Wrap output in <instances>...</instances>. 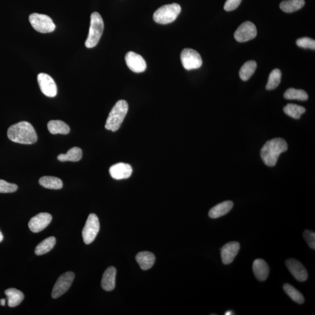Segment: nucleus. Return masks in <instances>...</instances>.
Returning <instances> with one entry per match:
<instances>
[{
  "label": "nucleus",
  "instance_id": "nucleus-36",
  "mask_svg": "<svg viewBox=\"0 0 315 315\" xmlns=\"http://www.w3.org/2000/svg\"><path fill=\"white\" fill-rule=\"evenodd\" d=\"M6 301V299H2L1 300H0V304H1L2 306H5Z\"/></svg>",
  "mask_w": 315,
  "mask_h": 315
},
{
  "label": "nucleus",
  "instance_id": "nucleus-21",
  "mask_svg": "<svg viewBox=\"0 0 315 315\" xmlns=\"http://www.w3.org/2000/svg\"><path fill=\"white\" fill-rule=\"evenodd\" d=\"M8 299V305L11 308L17 306L24 300V295L21 291L15 289H9L5 291Z\"/></svg>",
  "mask_w": 315,
  "mask_h": 315
},
{
  "label": "nucleus",
  "instance_id": "nucleus-37",
  "mask_svg": "<svg viewBox=\"0 0 315 315\" xmlns=\"http://www.w3.org/2000/svg\"><path fill=\"white\" fill-rule=\"evenodd\" d=\"M234 313H233V312H232V311H227V312H226L225 314V315H230V314H233Z\"/></svg>",
  "mask_w": 315,
  "mask_h": 315
},
{
  "label": "nucleus",
  "instance_id": "nucleus-38",
  "mask_svg": "<svg viewBox=\"0 0 315 315\" xmlns=\"http://www.w3.org/2000/svg\"><path fill=\"white\" fill-rule=\"evenodd\" d=\"M3 240V233L1 231H0V243H2V242Z\"/></svg>",
  "mask_w": 315,
  "mask_h": 315
},
{
  "label": "nucleus",
  "instance_id": "nucleus-4",
  "mask_svg": "<svg viewBox=\"0 0 315 315\" xmlns=\"http://www.w3.org/2000/svg\"><path fill=\"white\" fill-rule=\"evenodd\" d=\"M104 29V23L98 13L95 12L91 15V24L89 33L86 42L87 48H93L98 44Z\"/></svg>",
  "mask_w": 315,
  "mask_h": 315
},
{
  "label": "nucleus",
  "instance_id": "nucleus-32",
  "mask_svg": "<svg viewBox=\"0 0 315 315\" xmlns=\"http://www.w3.org/2000/svg\"><path fill=\"white\" fill-rule=\"evenodd\" d=\"M18 189L17 184L10 183L0 179V193H14Z\"/></svg>",
  "mask_w": 315,
  "mask_h": 315
},
{
  "label": "nucleus",
  "instance_id": "nucleus-15",
  "mask_svg": "<svg viewBox=\"0 0 315 315\" xmlns=\"http://www.w3.org/2000/svg\"><path fill=\"white\" fill-rule=\"evenodd\" d=\"M240 244L237 242H230L226 244L221 249L222 262L225 265L231 263L238 254Z\"/></svg>",
  "mask_w": 315,
  "mask_h": 315
},
{
  "label": "nucleus",
  "instance_id": "nucleus-13",
  "mask_svg": "<svg viewBox=\"0 0 315 315\" xmlns=\"http://www.w3.org/2000/svg\"><path fill=\"white\" fill-rule=\"evenodd\" d=\"M52 216L47 213H41L30 219L29 228L32 232L37 233L45 229L51 223Z\"/></svg>",
  "mask_w": 315,
  "mask_h": 315
},
{
  "label": "nucleus",
  "instance_id": "nucleus-16",
  "mask_svg": "<svg viewBox=\"0 0 315 315\" xmlns=\"http://www.w3.org/2000/svg\"><path fill=\"white\" fill-rule=\"evenodd\" d=\"M132 172L131 165L122 163L115 164L109 169L110 175L113 179L116 180L130 178Z\"/></svg>",
  "mask_w": 315,
  "mask_h": 315
},
{
  "label": "nucleus",
  "instance_id": "nucleus-6",
  "mask_svg": "<svg viewBox=\"0 0 315 315\" xmlns=\"http://www.w3.org/2000/svg\"><path fill=\"white\" fill-rule=\"evenodd\" d=\"M29 20L33 29L40 33H51L56 29L55 24L48 15L33 13L30 15Z\"/></svg>",
  "mask_w": 315,
  "mask_h": 315
},
{
  "label": "nucleus",
  "instance_id": "nucleus-31",
  "mask_svg": "<svg viewBox=\"0 0 315 315\" xmlns=\"http://www.w3.org/2000/svg\"><path fill=\"white\" fill-rule=\"evenodd\" d=\"M284 97L287 99H296L302 101H306L308 99V95L305 91L296 90L294 88H290L287 90L284 93Z\"/></svg>",
  "mask_w": 315,
  "mask_h": 315
},
{
  "label": "nucleus",
  "instance_id": "nucleus-30",
  "mask_svg": "<svg viewBox=\"0 0 315 315\" xmlns=\"http://www.w3.org/2000/svg\"><path fill=\"white\" fill-rule=\"evenodd\" d=\"M282 71L279 69H274L272 70L268 77V82L266 85V90H273L278 88L281 83Z\"/></svg>",
  "mask_w": 315,
  "mask_h": 315
},
{
  "label": "nucleus",
  "instance_id": "nucleus-20",
  "mask_svg": "<svg viewBox=\"0 0 315 315\" xmlns=\"http://www.w3.org/2000/svg\"><path fill=\"white\" fill-rule=\"evenodd\" d=\"M233 203L231 201H225L216 205L211 209L209 213L211 218L216 219L225 216L232 209Z\"/></svg>",
  "mask_w": 315,
  "mask_h": 315
},
{
  "label": "nucleus",
  "instance_id": "nucleus-11",
  "mask_svg": "<svg viewBox=\"0 0 315 315\" xmlns=\"http://www.w3.org/2000/svg\"><path fill=\"white\" fill-rule=\"evenodd\" d=\"M37 82L40 89L46 97H55L57 94V88L55 81L51 76L45 73H40L37 75Z\"/></svg>",
  "mask_w": 315,
  "mask_h": 315
},
{
  "label": "nucleus",
  "instance_id": "nucleus-19",
  "mask_svg": "<svg viewBox=\"0 0 315 315\" xmlns=\"http://www.w3.org/2000/svg\"><path fill=\"white\" fill-rule=\"evenodd\" d=\"M136 259L142 270H147L154 264L155 256L151 252H141L138 253Z\"/></svg>",
  "mask_w": 315,
  "mask_h": 315
},
{
  "label": "nucleus",
  "instance_id": "nucleus-10",
  "mask_svg": "<svg viewBox=\"0 0 315 315\" xmlns=\"http://www.w3.org/2000/svg\"><path fill=\"white\" fill-rule=\"evenodd\" d=\"M257 36V29L252 22L246 21L238 28L234 37L239 42H246L254 39Z\"/></svg>",
  "mask_w": 315,
  "mask_h": 315
},
{
  "label": "nucleus",
  "instance_id": "nucleus-7",
  "mask_svg": "<svg viewBox=\"0 0 315 315\" xmlns=\"http://www.w3.org/2000/svg\"><path fill=\"white\" fill-rule=\"evenodd\" d=\"M100 224L97 215L91 214L88 217L86 225L83 230L84 243L89 245L93 243L99 231Z\"/></svg>",
  "mask_w": 315,
  "mask_h": 315
},
{
  "label": "nucleus",
  "instance_id": "nucleus-8",
  "mask_svg": "<svg viewBox=\"0 0 315 315\" xmlns=\"http://www.w3.org/2000/svg\"><path fill=\"white\" fill-rule=\"evenodd\" d=\"M183 66L187 70L198 69L202 66L203 61L201 55L191 49H184L180 55Z\"/></svg>",
  "mask_w": 315,
  "mask_h": 315
},
{
  "label": "nucleus",
  "instance_id": "nucleus-5",
  "mask_svg": "<svg viewBox=\"0 0 315 315\" xmlns=\"http://www.w3.org/2000/svg\"><path fill=\"white\" fill-rule=\"evenodd\" d=\"M181 10V7L176 3L161 7L153 14V20L160 24H170L176 20Z\"/></svg>",
  "mask_w": 315,
  "mask_h": 315
},
{
  "label": "nucleus",
  "instance_id": "nucleus-28",
  "mask_svg": "<svg viewBox=\"0 0 315 315\" xmlns=\"http://www.w3.org/2000/svg\"><path fill=\"white\" fill-rule=\"evenodd\" d=\"M306 109L304 107L295 104H288L284 107V112L288 116L295 119H300L301 115L305 112Z\"/></svg>",
  "mask_w": 315,
  "mask_h": 315
},
{
  "label": "nucleus",
  "instance_id": "nucleus-25",
  "mask_svg": "<svg viewBox=\"0 0 315 315\" xmlns=\"http://www.w3.org/2000/svg\"><path fill=\"white\" fill-rule=\"evenodd\" d=\"M56 243V240L55 237H51L46 238L37 246L35 251H34L35 254L37 256L46 254L55 247Z\"/></svg>",
  "mask_w": 315,
  "mask_h": 315
},
{
  "label": "nucleus",
  "instance_id": "nucleus-3",
  "mask_svg": "<svg viewBox=\"0 0 315 315\" xmlns=\"http://www.w3.org/2000/svg\"><path fill=\"white\" fill-rule=\"evenodd\" d=\"M128 109V103L126 101H119L110 111L107 119L105 128L112 132H116L124 122Z\"/></svg>",
  "mask_w": 315,
  "mask_h": 315
},
{
  "label": "nucleus",
  "instance_id": "nucleus-24",
  "mask_svg": "<svg viewBox=\"0 0 315 315\" xmlns=\"http://www.w3.org/2000/svg\"><path fill=\"white\" fill-rule=\"evenodd\" d=\"M39 182L42 186L49 189L58 190L63 186L62 180L54 176H43L40 179Z\"/></svg>",
  "mask_w": 315,
  "mask_h": 315
},
{
  "label": "nucleus",
  "instance_id": "nucleus-22",
  "mask_svg": "<svg viewBox=\"0 0 315 315\" xmlns=\"http://www.w3.org/2000/svg\"><path fill=\"white\" fill-rule=\"evenodd\" d=\"M305 4V0H286L280 4V7L284 12L292 13L301 9Z\"/></svg>",
  "mask_w": 315,
  "mask_h": 315
},
{
  "label": "nucleus",
  "instance_id": "nucleus-2",
  "mask_svg": "<svg viewBox=\"0 0 315 315\" xmlns=\"http://www.w3.org/2000/svg\"><path fill=\"white\" fill-rule=\"evenodd\" d=\"M288 149V144L282 138H275L268 141L260 151L261 158L268 167L275 166L280 154Z\"/></svg>",
  "mask_w": 315,
  "mask_h": 315
},
{
  "label": "nucleus",
  "instance_id": "nucleus-9",
  "mask_svg": "<svg viewBox=\"0 0 315 315\" xmlns=\"http://www.w3.org/2000/svg\"><path fill=\"white\" fill-rule=\"evenodd\" d=\"M74 278L75 274L71 271L65 272L60 275L53 287L52 293V298H58L66 293L70 289Z\"/></svg>",
  "mask_w": 315,
  "mask_h": 315
},
{
  "label": "nucleus",
  "instance_id": "nucleus-27",
  "mask_svg": "<svg viewBox=\"0 0 315 315\" xmlns=\"http://www.w3.org/2000/svg\"><path fill=\"white\" fill-rule=\"evenodd\" d=\"M257 68L255 61H249L245 63L240 71V76L242 80L247 82L254 74Z\"/></svg>",
  "mask_w": 315,
  "mask_h": 315
},
{
  "label": "nucleus",
  "instance_id": "nucleus-26",
  "mask_svg": "<svg viewBox=\"0 0 315 315\" xmlns=\"http://www.w3.org/2000/svg\"><path fill=\"white\" fill-rule=\"evenodd\" d=\"M83 151L82 149L78 147H73L69 150L66 154H60L57 156V159L61 162L66 161H72L77 162L82 159Z\"/></svg>",
  "mask_w": 315,
  "mask_h": 315
},
{
  "label": "nucleus",
  "instance_id": "nucleus-34",
  "mask_svg": "<svg viewBox=\"0 0 315 315\" xmlns=\"http://www.w3.org/2000/svg\"><path fill=\"white\" fill-rule=\"evenodd\" d=\"M303 236L309 247L313 250L315 249V233L309 230H305Z\"/></svg>",
  "mask_w": 315,
  "mask_h": 315
},
{
  "label": "nucleus",
  "instance_id": "nucleus-1",
  "mask_svg": "<svg viewBox=\"0 0 315 315\" xmlns=\"http://www.w3.org/2000/svg\"><path fill=\"white\" fill-rule=\"evenodd\" d=\"M7 136L11 141L22 144H32L37 140L35 130L28 122H19L10 126Z\"/></svg>",
  "mask_w": 315,
  "mask_h": 315
},
{
  "label": "nucleus",
  "instance_id": "nucleus-18",
  "mask_svg": "<svg viewBox=\"0 0 315 315\" xmlns=\"http://www.w3.org/2000/svg\"><path fill=\"white\" fill-rule=\"evenodd\" d=\"M116 275V268L113 266L107 268L103 275L101 282V286L103 290L111 291L114 289Z\"/></svg>",
  "mask_w": 315,
  "mask_h": 315
},
{
  "label": "nucleus",
  "instance_id": "nucleus-12",
  "mask_svg": "<svg viewBox=\"0 0 315 315\" xmlns=\"http://www.w3.org/2000/svg\"><path fill=\"white\" fill-rule=\"evenodd\" d=\"M125 60L127 66L134 72H143L147 68V64L143 57L136 53L129 52L127 53Z\"/></svg>",
  "mask_w": 315,
  "mask_h": 315
},
{
  "label": "nucleus",
  "instance_id": "nucleus-35",
  "mask_svg": "<svg viewBox=\"0 0 315 315\" xmlns=\"http://www.w3.org/2000/svg\"><path fill=\"white\" fill-rule=\"evenodd\" d=\"M243 0H226L224 9L226 11L235 10L241 5Z\"/></svg>",
  "mask_w": 315,
  "mask_h": 315
},
{
  "label": "nucleus",
  "instance_id": "nucleus-33",
  "mask_svg": "<svg viewBox=\"0 0 315 315\" xmlns=\"http://www.w3.org/2000/svg\"><path fill=\"white\" fill-rule=\"evenodd\" d=\"M297 45L299 48L314 50L315 41L309 37H302L297 41Z\"/></svg>",
  "mask_w": 315,
  "mask_h": 315
},
{
  "label": "nucleus",
  "instance_id": "nucleus-23",
  "mask_svg": "<svg viewBox=\"0 0 315 315\" xmlns=\"http://www.w3.org/2000/svg\"><path fill=\"white\" fill-rule=\"evenodd\" d=\"M48 128L50 133L53 134H67L70 129L66 123L61 121H51L48 123Z\"/></svg>",
  "mask_w": 315,
  "mask_h": 315
},
{
  "label": "nucleus",
  "instance_id": "nucleus-17",
  "mask_svg": "<svg viewBox=\"0 0 315 315\" xmlns=\"http://www.w3.org/2000/svg\"><path fill=\"white\" fill-rule=\"evenodd\" d=\"M253 271L256 278L260 282L265 281L269 275V267L263 259H256L253 263Z\"/></svg>",
  "mask_w": 315,
  "mask_h": 315
},
{
  "label": "nucleus",
  "instance_id": "nucleus-14",
  "mask_svg": "<svg viewBox=\"0 0 315 315\" xmlns=\"http://www.w3.org/2000/svg\"><path fill=\"white\" fill-rule=\"evenodd\" d=\"M288 269L298 282H305L308 275L306 268L299 261L294 259H288L286 262Z\"/></svg>",
  "mask_w": 315,
  "mask_h": 315
},
{
  "label": "nucleus",
  "instance_id": "nucleus-29",
  "mask_svg": "<svg viewBox=\"0 0 315 315\" xmlns=\"http://www.w3.org/2000/svg\"><path fill=\"white\" fill-rule=\"evenodd\" d=\"M283 289L286 294L295 302L299 303V304H302L305 302V299L302 294L300 292L295 289L293 286H292L291 284H284Z\"/></svg>",
  "mask_w": 315,
  "mask_h": 315
}]
</instances>
